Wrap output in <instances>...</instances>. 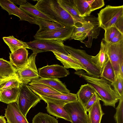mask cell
Instances as JSON below:
<instances>
[{"mask_svg": "<svg viewBox=\"0 0 123 123\" xmlns=\"http://www.w3.org/2000/svg\"><path fill=\"white\" fill-rule=\"evenodd\" d=\"M74 74L82 78L93 87L103 102V105L115 107L121 97L112 88L111 83L104 78L90 76L82 70L76 71Z\"/></svg>", "mask_w": 123, "mask_h": 123, "instance_id": "1", "label": "cell"}, {"mask_svg": "<svg viewBox=\"0 0 123 123\" xmlns=\"http://www.w3.org/2000/svg\"><path fill=\"white\" fill-rule=\"evenodd\" d=\"M35 6L42 12L63 26H74L78 23L60 5L57 0H39Z\"/></svg>", "mask_w": 123, "mask_h": 123, "instance_id": "2", "label": "cell"}, {"mask_svg": "<svg viewBox=\"0 0 123 123\" xmlns=\"http://www.w3.org/2000/svg\"><path fill=\"white\" fill-rule=\"evenodd\" d=\"M86 22L78 26H74L73 34L70 39L80 41L82 43L86 38L87 41L84 42L86 46L91 48L93 39H97L99 36L100 27L97 18L90 15L84 18Z\"/></svg>", "mask_w": 123, "mask_h": 123, "instance_id": "3", "label": "cell"}, {"mask_svg": "<svg viewBox=\"0 0 123 123\" xmlns=\"http://www.w3.org/2000/svg\"><path fill=\"white\" fill-rule=\"evenodd\" d=\"M41 100L33 92L27 85L21 84L19 87V93L16 103L19 110L26 117L29 110Z\"/></svg>", "mask_w": 123, "mask_h": 123, "instance_id": "4", "label": "cell"}, {"mask_svg": "<svg viewBox=\"0 0 123 123\" xmlns=\"http://www.w3.org/2000/svg\"><path fill=\"white\" fill-rule=\"evenodd\" d=\"M65 50L74 57L78 60L86 69V73L90 76L99 78L102 69L96 65L92 61L91 55H88L85 51L64 45Z\"/></svg>", "mask_w": 123, "mask_h": 123, "instance_id": "5", "label": "cell"}, {"mask_svg": "<svg viewBox=\"0 0 123 123\" xmlns=\"http://www.w3.org/2000/svg\"><path fill=\"white\" fill-rule=\"evenodd\" d=\"M63 41L60 40L35 39L26 43L33 53L37 54L48 51H55L68 55L65 49Z\"/></svg>", "mask_w": 123, "mask_h": 123, "instance_id": "6", "label": "cell"}, {"mask_svg": "<svg viewBox=\"0 0 123 123\" xmlns=\"http://www.w3.org/2000/svg\"><path fill=\"white\" fill-rule=\"evenodd\" d=\"M123 16V6H107L98 13L97 17L101 28L105 30L114 25L117 21Z\"/></svg>", "mask_w": 123, "mask_h": 123, "instance_id": "7", "label": "cell"}, {"mask_svg": "<svg viewBox=\"0 0 123 123\" xmlns=\"http://www.w3.org/2000/svg\"><path fill=\"white\" fill-rule=\"evenodd\" d=\"M37 55L36 53H32L25 64L20 68L16 69V77L21 84L27 85L39 78L35 63Z\"/></svg>", "mask_w": 123, "mask_h": 123, "instance_id": "8", "label": "cell"}, {"mask_svg": "<svg viewBox=\"0 0 123 123\" xmlns=\"http://www.w3.org/2000/svg\"><path fill=\"white\" fill-rule=\"evenodd\" d=\"M104 42L106 54L113 68L116 78L118 74L120 64L123 62V39L116 43Z\"/></svg>", "mask_w": 123, "mask_h": 123, "instance_id": "9", "label": "cell"}, {"mask_svg": "<svg viewBox=\"0 0 123 123\" xmlns=\"http://www.w3.org/2000/svg\"><path fill=\"white\" fill-rule=\"evenodd\" d=\"M74 26H64L52 30L37 32L34 37L35 39L65 41L70 38Z\"/></svg>", "mask_w": 123, "mask_h": 123, "instance_id": "10", "label": "cell"}, {"mask_svg": "<svg viewBox=\"0 0 123 123\" xmlns=\"http://www.w3.org/2000/svg\"><path fill=\"white\" fill-rule=\"evenodd\" d=\"M72 123H89L88 115L85 108L78 100L64 106Z\"/></svg>", "mask_w": 123, "mask_h": 123, "instance_id": "11", "label": "cell"}, {"mask_svg": "<svg viewBox=\"0 0 123 123\" xmlns=\"http://www.w3.org/2000/svg\"><path fill=\"white\" fill-rule=\"evenodd\" d=\"M75 6L82 17L90 15L91 12L105 5L103 0H73Z\"/></svg>", "mask_w": 123, "mask_h": 123, "instance_id": "12", "label": "cell"}, {"mask_svg": "<svg viewBox=\"0 0 123 123\" xmlns=\"http://www.w3.org/2000/svg\"><path fill=\"white\" fill-rule=\"evenodd\" d=\"M39 77L45 78H57L67 76L70 74L68 70L58 64L47 65L38 69Z\"/></svg>", "mask_w": 123, "mask_h": 123, "instance_id": "13", "label": "cell"}, {"mask_svg": "<svg viewBox=\"0 0 123 123\" xmlns=\"http://www.w3.org/2000/svg\"><path fill=\"white\" fill-rule=\"evenodd\" d=\"M38 96L41 99L46 103H52L63 106H64L68 103L78 100L76 94L70 92L65 94L54 95L43 94Z\"/></svg>", "mask_w": 123, "mask_h": 123, "instance_id": "14", "label": "cell"}, {"mask_svg": "<svg viewBox=\"0 0 123 123\" xmlns=\"http://www.w3.org/2000/svg\"><path fill=\"white\" fill-rule=\"evenodd\" d=\"M0 6L2 8L8 12L9 15H15L20 18V20L25 21L31 24H35L34 18L26 13L10 0H0Z\"/></svg>", "mask_w": 123, "mask_h": 123, "instance_id": "15", "label": "cell"}, {"mask_svg": "<svg viewBox=\"0 0 123 123\" xmlns=\"http://www.w3.org/2000/svg\"><path fill=\"white\" fill-rule=\"evenodd\" d=\"M4 117L8 123H29L21 112L16 102L8 104Z\"/></svg>", "mask_w": 123, "mask_h": 123, "instance_id": "16", "label": "cell"}, {"mask_svg": "<svg viewBox=\"0 0 123 123\" xmlns=\"http://www.w3.org/2000/svg\"><path fill=\"white\" fill-rule=\"evenodd\" d=\"M56 58L62 64L65 68H72L76 71L86 69L79 61L69 54L67 55L57 52L53 51Z\"/></svg>", "mask_w": 123, "mask_h": 123, "instance_id": "17", "label": "cell"}, {"mask_svg": "<svg viewBox=\"0 0 123 123\" xmlns=\"http://www.w3.org/2000/svg\"><path fill=\"white\" fill-rule=\"evenodd\" d=\"M28 54V50L26 49L20 48L13 53H9L10 61L16 69H18L26 63Z\"/></svg>", "mask_w": 123, "mask_h": 123, "instance_id": "18", "label": "cell"}, {"mask_svg": "<svg viewBox=\"0 0 123 123\" xmlns=\"http://www.w3.org/2000/svg\"><path fill=\"white\" fill-rule=\"evenodd\" d=\"M61 6L80 24L86 22L85 18L81 17L77 11L73 0H57Z\"/></svg>", "mask_w": 123, "mask_h": 123, "instance_id": "19", "label": "cell"}, {"mask_svg": "<svg viewBox=\"0 0 123 123\" xmlns=\"http://www.w3.org/2000/svg\"><path fill=\"white\" fill-rule=\"evenodd\" d=\"M27 85L28 87L37 95L43 94L54 95L63 94L49 86L41 83L31 81Z\"/></svg>", "mask_w": 123, "mask_h": 123, "instance_id": "20", "label": "cell"}, {"mask_svg": "<svg viewBox=\"0 0 123 123\" xmlns=\"http://www.w3.org/2000/svg\"><path fill=\"white\" fill-rule=\"evenodd\" d=\"M19 8L30 16H32V17L38 18L56 22L53 19L41 12L35 5L27 2L24 4L20 5Z\"/></svg>", "mask_w": 123, "mask_h": 123, "instance_id": "21", "label": "cell"}, {"mask_svg": "<svg viewBox=\"0 0 123 123\" xmlns=\"http://www.w3.org/2000/svg\"><path fill=\"white\" fill-rule=\"evenodd\" d=\"M96 91L89 84L82 85L76 93L79 101L84 108Z\"/></svg>", "mask_w": 123, "mask_h": 123, "instance_id": "22", "label": "cell"}, {"mask_svg": "<svg viewBox=\"0 0 123 123\" xmlns=\"http://www.w3.org/2000/svg\"><path fill=\"white\" fill-rule=\"evenodd\" d=\"M32 81L46 84L62 93H67L70 92V91L67 88L66 85L58 78L41 77Z\"/></svg>", "mask_w": 123, "mask_h": 123, "instance_id": "23", "label": "cell"}, {"mask_svg": "<svg viewBox=\"0 0 123 123\" xmlns=\"http://www.w3.org/2000/svg\"><path fill=\"white\" fill-rule=\"evenodd\" d=\"M47 103V106L46 108L47 112L49 114L57 118H63L70 122L69 117L64 106L50 102H48Z\"/></svg>", "mask_w": 123, "mask_h": 123, "instance_id": "24", "label": "cell"}, {"mask_svg": "<svg viewBox=\"0 0 123 123\" xmlns=\"http://www.w3.org/2000/svg\"><path fill=\"white\" fill-rule=\"evenodd\" d=\"M100 100L96 101L88 111L89 123H100L103 116L105 114L102 109Z\"/></svg>", "mask_w": 123, "mask_h": 123, "instance_id": "25", "label": "cell"}, {"mask_svg": "<svg viewBox=\"0 0 123 123\" xmlns=\"http://www.w3.org/2000/svg\"><path fill=\"white\" fill-rule=\"evenodd\" d=\"M19 91V87H14L0 91V101L7 104L16 103Z\"/></svg>", "mask_w": 123, "mask_h": 123, "instance_id": "26", "label": "cell"}, {"mask_svg": "<svg viewBox=\"0 0 123 123\" xmlns=\"http://www.w3.org/2000/svg\"><path fill=\"white\" fill-rule=\"evenodd\" d=\"M16 69L10 61L0 58V78L16 76Z\"/></svg>", "mask_w": 123, "mask_h": 123, "instance_id": "27", "label": "cell"}, {"mask_svg": "<svg viewBox=\"0 0 123 123\" xmlns=\"http://www.w3.org/2000/svg\"><path fill=\"white\" fill-rule=\"evenodd\" d=\"M3 39L5 43L8 45L12 53L21 48L29 49L26 42L18 39L13 36L4 37Z\"/></svg>", "mask_w": 123, "mask_h": 123, "instance_id": "28", "label": "cell"}, {"mask_svg": "<svg viewBox=\"0 0 123 123\" xmlns=\"http://www.w3.org/2000/svg\"><path fill=\"white\" fill-rule=\"evenodd\" d=\"M35 24L38 25L39 29L37 32L59 28L64 27L55 22L46 20L38 18H35Z\"/></svg>", "mask_w": 123, "mask_h": 123, "instance_id": "29", "label": "cell"}, {"mask_svg": "<svg viewBox=\"0 0 123 123\" xmlns=\"http://www.w3.org/2000/svg\"><path fill=\"white\" fill-rule=\"evenodd\" d=\"M99 77L104 78L111 83L115 80V76L114 70L108 58L104 64Z\"/></svg>", "mask_w": 123, "mask_h": 123, "instance_id": "30", "label": "cell"}, {"mask_svg": "<svg viewBox=\"0 0 123 123\" xmlns=\"http://www.w3.org/2000/svg\"><path fill=\"white\" fill-rule=\"evenodd\" d=\"M91 58L93 62L100 68L102 69L104 64L108 58L103 41L101 42L100 49L98 53L95 56L91 55Z\"/></svg>", "mask_w": 123, "mask_h": 123, "instance_id": "31", "label": "cell"}, {"mask_svg": "<svg viewBox=\"0 0 123 123\" xmlns=\"http://www.w3.org/2000/svg\"><path fill=\"white\" fill-rule=\"evenodd\" d=\"M21 84L16 76L0 80V91L12 88L19 87Z\"/></svg>", "mask_w": 123, "mask_h": 123, "instance_id": "32", "label": "cell"}, {"mask_svg": "<svg viewBox=\"0 0 123 123\" xmlns=\"http://www.w3.org/2000/svg\"><path fill=\"white\" fill-rule=\"evenodd\" d=\"M32 123H58L55 117L46 113L40 112L33 118Z\"/></svg>", "mask_w": 123, "mask_h": 123, "instance_id": "33", "label": "cell"}, {"mask_svg": "<svg viewBox=\"0 0 123 123\" xmlns=\"http://www.w3.org/2000/svg\"><path fill=\"white\" fill-rule=\"evenodd\" d=\"M111 85L116 92L120 97L123 95V78L118 75Z\"/></svg>", "mask_w": 123, "mask_h": 123, "instance_id": "34", "label": "cell"}, {"mask_svg": "<svg viewBox=\"0 0 123 123\" xmlns=\"http://www.w3.org/2000/svg\"><path fill=\"white\" fill-rule=\"evenodd\" d=\"M119 101L114 118L117 123H123V95L121 97Z\"/></svg>", "mask_w": 123, "mask_h": 123, "instance_id": "35", "label": "cell"}, {"mask_svg": "<svg viewBox=\"0 0 123 123\" xmlns=\"http://www.w3.org/2000/svg\"><path fill=\"white\" fill-rule=\"evenodd\" d=\"M105 30V32L103 40L104 42L107 43L110 42L116 32L118 31L114 26L109 27Z\"/></svg>", "mask_w": 123, "mask_h": 123, "instance_id": "36", "label": "cell"}, {"mask_svg": "<svg viewBox=\"0 0 123 123\" xmlns=\"http://www.w3.org/2000/svg\"><path fill=\"white\" fill-rule=\"evenodd\" d=\"M99 100H101L100 98L96 92L94 93L88 101L85 108L86 111L87 112H88L90 109L96 101Z\"/></svg>", "mask_w": 123, "mask_h": 123, "instance_id": "37", "label": "cell"}, {"mask_svg": "<svg viewBox=\"0 0 123 123\" xmlns=\"http://www.w3.org/2000/svg\"><path fill=\"white\" fill-rule=\"evenodd\" d=\"M114 26L118 31L123 34V16L120 18L117 21Z\"/></svg>", "mask_w": 123, "mask_h": 123, "instance_id": "38", "label": "cell"}, {"mask_svg": "<svg viewBox=\"0 0 123 123\" xmlns=\"http://www.w3.org/2000/svg\"><path fill=\"white\" fill-rule=\"evenodd\" d=\"M123 39V34L118 31L109 43H116Z\"/></svg>", "mask_w": 123, "mask_h": 123, "instance_id": "39", "label": "cell"}, {"mask_svg": "<svg viewBox=\"0 0 123 123\" xmlns=\"http://www.w3.org/2000/svg\"><path fill=\"white\" fill-rule=\"evenodd\" d=\"M15 5H20L24 4L27 2L25 0H10Z\"/></svg>", "mask_w": 123, "mask_h": 123, "instance_id": "40", "label": "cell"}, {"mask_svg": "<svg viewBox=\"0 0 123 123\" xmlns=\"http://www.w3.org/2000/svg\"><path fill=\"white\" fill-rule=\"evenodd\" d=\"M0 123H6V121L4 117L0 116Z\"/></svg>", "mask_w": 123, "mask_h": 123, "instance_id": "41", "label": "cell"}, {"mask_svg": "<svg viewBox=\"0 0 123 123\" xmlns=\"http://www.w3.org/2000/svg\"><path fill=\"white\" fill-rule=\"evenodd\" d=\"M0 79H1L0 78Z\"/></svg>", "mask_w": 123, "mask_h": 123, "instance_id": "42", "label": "cell"}]
</instances>
